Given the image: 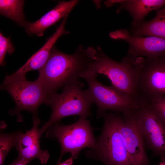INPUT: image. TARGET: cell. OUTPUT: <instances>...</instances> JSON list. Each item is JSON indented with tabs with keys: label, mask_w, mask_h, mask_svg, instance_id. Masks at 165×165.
<instances>
[{
	"label": "cell",
	"mask_w": 165,
	"mask_h": 165,
	"mask_svg": "<svg viewBox=\"0 0 165 165\" xmlns=\"http://www.w3.org/2000/svg\"><path fill=\"white\" fill-rule=\"evenodd\" d=\"M136 115L147 148L165 161V119L149 103L143 101Z\"/></svg>",
	"instance_id": "ba28073f"
},
{
	"label": "cell",
	"mask_w": 165,
	"mask_h": 165,
	"mask_svg": "<svg viewBox=\"0 0 165 165\" xmlns=\"http://www.w3.org/2000/svg\"><path fill=\"white\" fill-rule=\"evenodd\" d=\"M104 124L95 146L86 151L89 158L100 160L106 165H133L120 132L123 116L104 112L101 116Z\"/></svg>",
	"instance_id": "3957f363"
},
{
	"label": "cell",
	"mask_w": 165,
	"mask_h": 165,
	"mask_svg": "<svg viewBox=\"0 0 165 165\" xmlns=\"http://www.w3.org/2000/svg\"><path fill=\"white\" fill-rule=\"evenodd\" d=\"M88 70L97 75L102 74L111 81L116 90L139 102L138 85L139 69L142 57L134 58L127 54L121 62L108 57L99 47Z\"/></svg>",
	"instance_id": "7a4b0ae2"
},
{
	"label": "cell",
	"mask_w": 165,
	"mask_h": 165,
	"mask_svg": "<svg viewBox=\"0 0 165 165\" xmlns=\"http://www.w3.org/2000/svg\"><path fill=\"white\" fill-rule=\"evenodd\" d=\"M28 163V161L17 158L13 162L9 165H27Z\"/></svg>",
	"instance_id": "44dd1931"
},
{
	"label": "cell",
	"mask_w": 165,
	"mask_h": 165,
	"mask_svg": "<svg viewBox=\"0 0 165 165\" xmlns=\"http://www.w3.org/2000/svg\"><path fill=\"white\" fill-rule=\"evenodd\" d=\"M158 165H165V161H162Z\"/></svg>",
	"instance_id": "603a6c76"
},
{
	"label": "cell",
	"mask_w": 165,
	"mask_h": 165,
	"mask_svg": "<svg viewBox=\"0 0 165 165\" xmlns=\"http://www.w3.org/2000/svg\"><path fill=\"white\" fill-rule=\"evenodd\" d=\"M136 110L123 113L120 132L132 164L151 165L146 152L145 140L138 124Z\"/></svg>",
	"instance_id": "30bf717a"
},
{
	"label": "cell",
	"mask_w": 165,
	"mask_h": 165,
	"mask_svg": "<svg viewBox=\"0 0 165 165\" xmlns=\"http://www.w3.org/2000/svg\"><path fill=\"white\" fill-rule=\"evenodd\" d=\"M25 74L15 73L5 77L1 89L7 91L15 103V108L9 110L12 116L16 115L17 121H23L20 112L26 110L32 116H37V111L42 104H47L48 97L40 82L37 79L34 81L28 80Z\"/></svg>",
	"instance_id": "277c9868"
},
{
	"label": "cell",
	"mask_w": 165,
	"mask_h": 165,
	"mask_svg": "<svg viewBox=\"0 0 165 165\" xmlns=\"http://www.w3.org/2000/svg\"><path fill=\"white\" fill-rule=\"evenodd\" d=\"M130 33L133 36H153L165 39V6L158 10L151 20L132 27Z\"/></svg>",
	"instance_id": "2e32d148"
},
{
	"label": "cell",
	"mask_w": 165,
	"mask_h": 165,
	"mask_svg": "<svg viewBox=\"0 0 165 165\" xmlns=\"http://www.w3.org/2000/svg\"><path fill=\"white\" fill-rule=\"evenodd\" d=\"M95 55V49L92 47H79L74 54L69 55L54 46L47 61L38 70L37 79L48 98L59 89L79 79L80 74L88 70Z\"/></svg>",
	"instance_id": "6da1fadb"
},
{
	"label": "cell",
	"mask_w": 165,
	"mask_h": 165,
	"mask_svg": "<svg viewBox=\"0 0 165 165\" xmlns=\"http://www.w3.org/2000/svg\"><path fill=\"white\" fill-rule=\"evenodd\" d=\"M93 130L89 120L84 117H80L70 125H64L58 122L50 126L46 130V137L56 138L61 146L57 162H61L62 157L67 152L71 153V157L75 159L83 148H93L96 140Z\"/></svg>",
	"instance_id": "8992f818"
},
{
	"label": "cell",
	"mask_w": 165,
	"mask_h": 165,
	"mask_svg": "<svg viewBox=\"0 0 165 165\" xmlns=\"http://www.w3.org/2000/svg\"><path fill=\"white\" fill-rule=\"evenodd\" d=\"M68 16L63 18L55 32L49 38L43 46L14 73L26 75L29 71L39 70L43 67L48 60L52 49L57 39L61 36L70 33V32L66 31L65 29V25Z\"/></svg>",
	"instance_id": "5bb4252c"
},
{
	"label": "cell",
	"mask_w": 165,
	"mask_h": 165,
	"mask_svg": "<svg viewBox=\"0 0 165 165\" xmlns=\"http://www.w3.org/2000/svg\"><path fill=\"white\" fill-rule=\"evenodd\" d=\"M97 75L87 70L79 76L87 83L88 88L85 90L97 106V118H101L106 111L111 110L123 113L138 109L140 102L116 90L112 86L104 85L97 79Z\"/></svg>",
	"instance_id": "52a82bcc"
},
{
	"label": "cell",
	"mask_w": 165,
	"mask_h": 165,
	"mask_svg": "<svg viewBox=\"0 0 165 165\" xmlns=\"http://www.w3.org/2000/svg\"><path fill=\"white\" fill-rule=\"evenodd\" d=\"M78 2L76 0L59 2L54 8L38 20L32 23L28 22L24 27L26 32L30 35L42 36L44 31L49 27L68 16Z\"/></svg>",
	"instance_id": "4fadbf2b"
},
{
	"label": "cell",
	"mask_w": 165,
	"mask_h": 165,
	"mask_svg": "<svg viewBox=\"0 0 165 165\" xmlns=\"http://www.w3.org/2000/svg\"><path fill=\"white\" fill-rule=\"evenodd\" d=\"M84 84L79 79L63 88L60 94L57 93L50 96L47 105L52 108V113L48 121L40 128L42 134L52 124L62 119L76 115L80 117H90V109L93 101L82 89Z\"/></svg>",
	"instance_id": "5b68a950"
},
{
	"label": "cell",
	"mask_w": 165,
	"mask_h": 165,
	"mask_svg": "<svg viewBox=\"0 0 165 165\" xmlns=\"http://www.w3.org/2000/svg\"><path fill=\"white\" fill-rule=\"evenodd\" d=\"M116 12L124 9L132 16V27H134L143 21L145 17L150 12L157 10L165 6V0H121Z\"/></svg>",
	"instance_id": "9a60e30c"
},
{
	"label": "cell",
	"mask_w": 165,
	"mask_h": 165,
	"mask_svg": "<svg viewBox=\"0 0 165 165\" xmlns=\"http://www.w3.org/2000/svg\"><path fill=\"white\" fill-rule=\"evenodd\" d=\"M109 35L112 39L127 43L129 46L128 54L133 58H152L165 55V39L160 38L133 36L124 29L112 31Z\"/></svg>",
	"instance_id": "8fae6325"
},
{
	"label": "cell",
	"mask_w": 165,
	"mask_h": 165,
	"mask_svg": "<svg viewBox=\"0 0 165 165\" xmlns=\"http://www.w3.org/2000/svg\"><path fill=\"white\" fill-rule=\"evenodd\" d=\"M138 89L139 101L149 102L165 97V55L142 58L138 70Z\"/></svg>",
	"instance_id": "9c48e42d"
},
{
	"label": "cell",
	"mask_w": 165,
	"mask_h": 165,
	"mask_svg": "<svg viewBox=\"0 0 165 165\" xmlns=\"http://www.w3.org/2000/svg\"><path fill=\"white\" fill-rule=\"evenodd\" d=\"M24 2L22 0H0V13L24 28L28 22L24 13Z\"/></svg>",
	"instance_id": "e0dca14e"
},
{
	"label": "cell",
	"mask_w": 165,
	"mask_h": 165,
	"mask_svg": "<svg viewBox=\"0 0 165 165\" xmlns=\"http://www.w3.org/2000/svg\"><path fill=\"white\" fill-rule=\"evenodd\" d=\"M73 159L70 157L69 159L66 160L63 162H57L56 165H72L73 163Z\"/></svg>",
	"instance_id": "7402d4cb"
},
{
	"label": "cell",
	"mask_w": 165,
	"mask_h": 165,
	"mask_svg": "<svg viewBox=\"0 0 165 165\" xmlns=\"http://www.w3.org/2000/svg\"><path fill=\"white\" fill-rule=\"evenodd\" d=\"M17 131L10 133H1L0 137V165H3L10 150L15 147Z\"/></svg>",
	"instance_id": "ac0fdd59"
},
{
	"label": "cell",
	"mask_w": 165,
	"mask_h": 165,
	"mask_svg": "<svg viewBox=\"0 0 165 165\" xmlns=\"http://www.w3.org/2000/svg\"><path fill=\"white\" fill-rule=\"evenodd\" d=\"M33 126L25 133L17 131L15 147L18 153V158L30 163L33 159H38L41 163L46 164L50 158L46 150H42L40 147V139L42 134L38 126L40 120L38 116H32Z\"/></svg>",
	"instance_id": "7c38bea8"
},
{
	"label": "cell",
	"mask_w": 165,
	"mask_h": 165,
	"mask_svg": "<svg viewBox=\"0 0 165 165\" xmlns=\"http://www.w3.org/2000/svg\"><path fill=\"white\" fill-rule=\"evenodd\" d=\"M10 38L5 37L2 33H0V65L5 66L6 64L4 58L6 54L13 53L14 50V47L10 40Z\"/></svg>",
	"instance_id": "d6986e66"
},
{
	"label": "cell",
	"mask_w": 165,
	"mask_h": 165,
	"mask_svg": "<svg viewBox=\"0 0 165 165\" xmlns=\"http://www.w3.org/2000/svg\"><path fill=\"white\" fill-rule=\"evenodd\" d=\"M165 119V97L148 102Z\"/></svg>",
	"instance_id": "ffe728a7"
}]
</instances>
